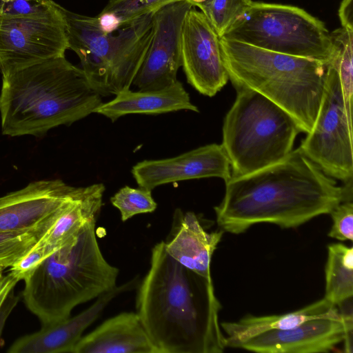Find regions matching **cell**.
<instances>
[{
  "label": "cell",
  "mask_w": 353,
  "mask_h": 353,
  "mask_svg": "<svg viewBox=\"0 0 353 353\" xmlns=\"http://www.w3.org/2000/svg\"><path fill=\"white\" fill-rule=\"evenodd\" d=\"M224 38L326 65L332 52L324 23L299 7L253 2Z\"/></svg>",
  "instance_id": "8"
},
{
  "label": "cell",
  "mask_w": 353,
  "mask_h": 353,
  "mask_svg": "<svg viewBox=\"0 0 353 353\" xmlns=\"http://www.w3.org/2000/svg\"><path fill=\"white\" fill-rule=\"evenodd\" d=\"M110 202L120 213L121 220L126 221L132 216L154 212L157 203L152 195V190L125 185L110 198Z\"/></svg>",
  "instance_id": "25"
},
{
  "label": "cell",
  "mask_w": 353,
  "mask_h": 353,
  "mask_svg": "<svg viewBox=\"0 0 353 353\" xmlns=\"http://www.w3.org/2000/svg\"><path fill=\"white\" fill-rule=\"evenodd\" d=\"M192 6H196L201 10L210 0H185Z\"/></svg>",
  "instance_id": "34"
},
{
  "label": "cell",
  "mask_w": 353,
  "mask_h": 353,
  "mask_svg": "<svg viewBox=\"0 0 353 353\" xmlns=\"http://www.w3.org/2000/svg\"><path fill=\"white\" fill-rule=\"evenodd\" d=\"M136 308L158 353H221L227 347L212 279L170 256L163 241L152 250Z\"/></svg>",
  "instance_id": "2"
},
{
  "label": "cell",
  "mask_w": 353,
  "mask_h": 353,
  "mask_svg": "<svg viewBox=\"0 0 353 353\" xmlns=\"http://www.w3.org/2000/svg\"><path fill=\"white\" fill-rule=\"evenodd\" d=\"M96 221L86 223L24 280L25 304L43 325L68 318L77 305L116 286L119 270L101 252Z\"/></svg>",
  "instance_id": "4"
},
{
  "label": "cell",
  "mask_w": 353,
  "mask_h": 353,
  "mask_svg": "<svg viewBox=\"0 0 353 353\" xmlns=\"http://www.w3.org/2000/svg\"><path fill=\"white\" fill-rule=\"evenodd\" d=\"M19 297L14 294L13 290H12L0 306V343L1 333L6 320L11 312L17 305Z\"/></svg>",
  "instance_id": "30"
},
{
  "label": "cell",
  "mask_w": 353,
  "mask_h": 353,
  "mask_svg": "<svg viewBox=\"0 0 353 353\" xmlns=\"http://www.w3.org/2000/svg\"><path fill=\"white\" fill-rule=\"evenodd\" d=\"M252 0H210L201 10L219 37L245 14Z\"/></svg>",
  "instance_id": "24"
},
{
  "label": "cell",
  "mask_w": 353,
  "mask_h": 353,
  "mask_svg": "<svg viewBox=\"0 0 353 353\" xmlns=\"http://www.w3.org/2000/svg\"><path fill=\"white\" fill-rule=\"evenodd\" d=\"M333 223L328 236L344 241L353 240V203L343 201L330 212Z\"/></svg>",
  "instance_id": "28"
},
{
  "label": "cell",
  "mask_w": 353,
  "mask_h": 353,
  "mask_svg": "<svg viewBox=\"0 0 353 353\" xmlns=\"http://www.w3.org/2000/svg\"><path fill=\"white\" fill-rule=\"evenodd\" d=\"M73 353H158V351L137 312H122L82 336Z\"/></svg>",
  "instance_id": "18"
},
{
  "label": "cell",
  "mask_w": 353,
  "mask_h": 353,
  "mask_svg": "<svg viewBox=\"0 0 353 353\" xmlns=\"http://www.w3.org/2000/svg\"><path fill=\"white\" fill-rule=\"evenodd\" d=\"M352 196V181L337 185L297 148L276 163L231 177L214 211L221 230L239 234L261 223L297 228Z\"/></svg>",
  "instance_id": "1"
},
{
  "label": "cell",
  "mask_w": 353,
  "mask_h": 353,
  "mask_svg": "<svg viewBox=\"0 0 353 353\" xmlns=\"http://www.w3.org/2000/svg\"><path fill=\"white\" fill-rule=\"evenodd\" d=\"M19 281L17 277L11 272L6 276H2L0 279V306Z\"/></svg>",
  "instance_id": "33"
},
{
  "label": "cell",
  "mask_w": 353,
  "mask_h": 353,
  "mask_svg": "<svg viewBox=\"0 0 353 353\" xmlns=\"http://www.w3.org/2000/svg\"><path fill=\"white\" fill-rule=\"evenodd\" d=\"M114 98L102 103L94 113L116 121L131 114H159L181 110L199 112L183 84L177 81L170 86L154 90H123Z\"/></svg>",
  "instance_id": "19"
},
{
  "label": "cell",
  "mask_w": 353,
  "mask_h": 353,
  "mask_svg": "<svg viewBox=\"0 0 353 353\" xmlns=\"http://www.w3.org/2000/svg\"><path fill=\"white\" fill-rule=\"evenodd\" d=\"M4 268H2V267H0V279L2 278V274H3V271Z\"/></svg>",
  "instance_id": "35"
},
{
  "label": "cell",
  "mask_w": 353,
  "mask_h": 353,
  "mask_svg": "<svg viewBox=\"0 0 353 353\" xmlns=\"http://www.w3.org/2000/svg\"><path fill=\"white\" fill-rule=\"evenodd\" d=\"M181 55L187 81L199 93L212 97L229 80L220 37L201 11L192 8L184 19Z\"/></svg>",
  "instance_id": "12"
},
{
  "label": "cell",
  "mask_w": 353,
  "mask_h": 353,
  "mask_svg": "<svg viewBox=\"0 0 353 353\" xmlns=\"http://www.w3.org/2000/svg\"><path fill=\"white\" fill-rule=\"evenodd\" d=\"M352 330L342 319L319 318L292 328L265 332L242 343L239 348L260 353H320L332 350L342 341L352 352Z\"/></svg>",
  "instance_id": "15"
},
{
  "label": "cell",
  "mask_w": 353,
  "mask_h": 353,
  "mask_svg": "<svg viewBox=\"0 0 353 353\" xmlns=\"http://www.w3.org/2000/svg\"><path fill=\"white\" fill-rule=\"evenodd\" d=\"M68 48L79 57L91 87L101 97L130 89L144 60L153 34L152 13L105 33L97 17L72 12L61 6Z\"/></svg>",
  "instance_id": "6"
},
{
  "label": "cell",
  "mask_w": 353,
  "mask_h": 353,
  "mask_svg": "<svg viewBox=\"0 0 353 353\" xmlns=\"http://www.w3.org/2000/svg\"><path fill=\"white\" fill-rule=\"evenodd\" d=\"M1 1H13V0H0Z\"/></svg>",
  "instance_id": "36"
},
{
  "label": "cell",
  "mask_w": 353,
  "mask_h": 353,
  "mask_svg": "<svg viewBox=\"0 0 353 353\" xmlns=\"http://www.w3.org/2000/svg\"><path fill=\"white\" fill-rule=\"evenodd\" d=\"M131 172L139 187L150 190L180 181L219 177L226 183L232 177L228 157L222 145L217 143L172 158L142 161Z\"/></svg>",
  "instance_id": "14"
},
{
  "label": "cell",
  "mask_w": 353,
  "mask_h": 353,
  "mask_svg": "<svg viewBox=\"0 0 353 353\" xmlns=\"http://www.w3.org/2000/svg\"><path fill=\"white\" fill-rule=\"evenodd\" d=\"M39 241L26 255L10 267V272H12L19 281H24L43 261L50 255L46 247Z\"/></svg>",
  "instance_id": "29"
},
{
  "label": "cell",
  "mask_w": 353,
  "mask_h": 353,
  "mask_svg": "<svg viewBox=\"0 0 353 353\" xmlns=\"http://www.w3.org/2000/svg\"><path fill=\"white\" fill-rule=\"evenodd\" d=\"M102 103L81 68L65 56L48 59L2 74V133L40 136L86 117Z\"/></svg>",
  "instance_id": "3"
},
{
  "label": "cell",
  "mask_w": 353,
  "mask_h": 353,
  "mask_svg": "<svg viewBox=\"0 0 353 353\" xmlns=\"http://www.w3.org/2000/svg\"><path fill=\"white\" fill-rule=\"evenodd\" d=\"M67 49L69 48L62 12L40 19L0 17L1 74L65 56Z\"/></svg>",
  "instance_id": "10"
},
{
  "label": "cell",
  "mask_w": 353,
  "mask_h": 353,
  "mask_svg": "<svg viewBox=\"0 0 353 353\" xmlns=\"http://www.w3.org/2000/svg\"><path fill=\"white\" fill-rule=\"evenodd\" d=\"M325 67L318 114L299 148L325 174L347 183L353 179L352 122L346 113L338 72L331 63Z\"/></svg>",
  "instance_id": "9"
},
{
  "label": "cell",
  "mask_w": 353,
  "mask_h": 353,
  "mask_svg": "<svg viewBox=\"0 0 353 353\" xmlns=\"http://www.w3.org/2000/svg\"><path fill=\"white\" fill-rule=\"evenodd\" d=\"M223 232L222 230L208 232L194 212L176 209L170 233L163 241L165 250L185 268L212 279V256Z\"/></svg>",
  "instance_id": "17"
},
{
  "label": "cell",
  "mask_w": 353,
  "mask_h": 353,
  "mask_svg": "<svg viewBox=\"0 0 353 353\" xmlns=\"http://www.w3.org/2000/svg\"><path fill=\"white\" fill-rule=\"evenodd\" d=\"M54 222L36 229L0 233V267H11L26 255Z\"/></svg>",
  "instance_id": "23"
},
{
  "label": "cell",
  "mask_w": 353,
  "mask_h": 353,
  "mask_svg": "<svg viewBox=\"0 0 353 353\" xmlns=\"http://www.w3.org/2000/svg\"><path fill=\"white\" fill-rule=\"evenodd\" d=\"M330 36L332 52L327 63L332 64L338 72L345 108L352 121L353 30L341 27L332 31Z\"/></svg>",
  "instance_id": "22"
},
{
  "label": "cell",
  "mask_w": 353,
  "mask_h": 353,
  "mask_svg": "<svg viewBox=\"0 0 353 353\" xmlns=\"http://www.w3.org/2000/svg\"><path fill=\"white\" fill-rule=\"evenodd\" d=\"M319 318L341 319V316L336 306L323 298L290 313L263 316L249 315L237 321L222 322L220 325L226 334V347L239 348L242 343L259 334L288 330Z\"/></svg>",
  "instance_id": "20"
},
{
  "label": "cell",
  "mask_w": 353,
  "mask_h": 353,
  "mask_svg": "<svg viewBox=\"0 0 353 353\" xmlns=\"http://www.w3.org/2000/svg\"><path fill=\"white\" fill-rule=\"evenodd\" d=\"M81 189L61 179L40 180L0 197V233L41 228L56 221Z\"/></svg>",
  "instance_id": "13"
},
{
  "label": "cell",
  "mask_w": 353,
  "mask_h": 353,
  "mask_svg": "<svg viewBox=\"0 0 353 353\" xmlns=\"http://www.w3.org/2000/svg\"><path fill=\"white\" fill-rule=\"evenodd\" d=\"M97 17L101 30L105 33H113L121 28L118 20L111 13L101 12Z\"/></svg>",
  "instance_id": "32"
},
{
  "label": "cell",
  "mask_w": 353,
  "mask_h": 353,
  "mask_svg": "<svg viewBox=\"0 0 353 353\" xmlns=\"http://www.w3.org/2000/svg\"><path fill=\"white\" fill-rule=\"evenodd\" d=\"M236 99L223 125L221 143L232 177L242 176L284 159L301 129L284 109L260 93L234 85Z\"/></svg>",
  "instance_id": "7"
},
{
  "label": "cell",
  "mask_w": 353,
  "mask_h": 353,
  "mask_svg": "<svg viewBox=\"0 0 353 353\" xmlns=\"http://www.w3.org/2000/svg\"><path fill=\"white\" fill-rule=\"evenodd\" d=\"M59 6L53 0L0 1V17L47 19L61 14Z\"/></svg>",
  "instance_id": "26"
},
{
  "label": "cell",
  "mask_w": 353,
  "mask_h": 353,
  "mask_svg": "<svg viewBox=\"0 0 353 353\" xmlns=\"http://www.w3.org/2000/svg\"><path fill=\"white\" fill-rule=\"evenodd\" d=\"M353 0H343L339 9V17L343 28L353 30Z\"/></svg>",
  "instance_id": "31"
},
{
  "label": "cell",
  "mask_w": 353,
  "mask_h": 353,
  "mask_svg": "<svg viewBox=\"0 0 353 353\" xmlns=\"http://www.w3.org/2000/svg\"><path fill=\"white\" fill-rule=\"evenodd\" d=\"M192 5L185 0L168 3L152 13L153 34L144 60L132 82L140 90L170 86L181 66V36Z\"/></svg>",
  "instance_id": "11"
},
{
  "label": "cell",
  "mask_w": 353,
  "mask_h": 353,
  "mask_svg": "<svg viewBox=\"0 0 353 353\" xmlns=\"http://www.w3.org/2000/svg\"><path fill=\"white\" fill-rule=\"evenodd\" d=\"M178 1L181 0H110L101 12L112 14L121 27Z\"/></svg>",
  "instance_id": "27"
},
{
  "label": "cell",
  "mask_w": 353,
  "mask_h": 353,
  "mask_svg": "<svg viewBox=\"0 0 353 353\" xmlns=\"http://www.w3.org/2000/svg\"><path fill=\"white\" fill-rule=\"evenodd\" d=\"M324 298L338 305L353 295V248L343 243L327 247Z\"/></svg>",
  "instance_id": "21"
},
{
  "label": "cell",
  "mask_w": 353,
  "mask_h": 353,
  "mask_svg": "<svg viewBox=\"0 0 353 353\" xmlns=\"http://www.w3.org/2000/svg\"><path fill=\"white\" fill-rule=\"evenodd\" d=\"M134 279L101 294L88 309L61 321L43 325L34 333L18 339L8 350L9 353H73L84 330L101 314L109 303L119 294L132 290Z\"/></svg>",
  "instance_id": "16"
},
{
  "label": "cell",
  "mask_w": 353,
  "mask_h": 353,
  "mask_svg": "<svg viewBox=\"0 0 353 353\" xmlns=\"http://www.w3.org/2000/svg\"><path fill=\"white\" fill-rule=\"evenodd\" d=\"M223 61L234 85L250 88L287 111L301 131L311 132L323 96L325 65L220 38Z\"/></svg>",
  "instance_id": "5"
}]
</instances>
